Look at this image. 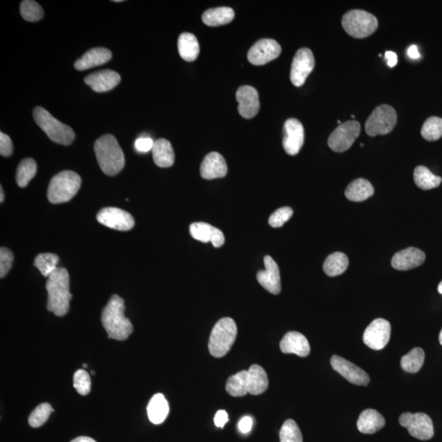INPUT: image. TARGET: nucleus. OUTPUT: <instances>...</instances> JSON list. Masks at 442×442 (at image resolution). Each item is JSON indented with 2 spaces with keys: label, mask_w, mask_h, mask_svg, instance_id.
Listing matches in <instances>:
<instances>
[{
  "label": "nucleus",
  "mask_w": 442,
  "mask_h": 442,
  "mask_svg": "<svg viewBox=\"0 0 442 442\" xmlns=\"http://www.w3.org/2000/svg\"><path fill=\"white\" fill-rule=\"evenodd\" d=\"M169 404L164 395L161 393L154 395L148 404L147 411L150 422L161 424L169 415Z\"/></svg>",
  "instance_id": "cd10ccee"
},
{
  "label": "nucleus",
  "mask_w": 442,
  "mask_h": 442,
  "mask_svg": "<svg viewBox=\"0 0 442 442\" xmlns=\"http://www.w3.org/2000/svg\"><path fill=\"white\" fill-rule=\"evenodd\" d=\"M399 423L402 427L407 428L408 433L417 439L428 441L434 435L432 419L424 413H404L399 418Z\"/></svg>",
  "instance_id": "1a4fd4ad"
},
{
  "label": "nucleus",
  "mask_w": 442,
  "mask_h": 442,
  "mask_svg": "<svg viewBox=\"0 0 442 442\" xmlns=\"http://www.w3.org/2000/svg\"><path fill=\"white\" fill-rule=\"evenodd\" d=\"M361 133V125L356 120L341 124L328 138L329 148L336 153L347 151Z\"/></svg>",
  "instance_id": "9d476101"
},
{
  "label": "nucleus",
  "mask_w": 442,
  "mask_h": 442,
  "mask_svg": "<svg viewBox=\"0 0 442 442\" xmlns=\"http://www.w3.org/2000/svg\"><path fill=\"white\" fill-rule=\"evenodd\" d=\"M81 179L76 172L64 170L56 174L49 183L48 198L53 204L69 202L78 193Z\"/></svg>",
  "instance_id": "20e7f679"
},
{
  "label": "nucleus",
  "mask_w": 442,
  "mask_h": 442,
  "mask_svg": "<svg viewBox=\"0 0 442 442\" xmlns=\"http://www.w3.org/2000/svg\"><path fill=\"white\" fill-rule=\"evenodd\" d=\"M102 324L109 339L124 341L131 335L133 325L130 320L125 316L124 300L119 296H112L104 307Z\"/></svg>",
  "instance_id": "f03ea898"
},
{
  "label": "nucleus",
  "mask_w": 442,
  "mask_h": 442,
  "mask_svg": "<svg viewBox=\"0 0 442 442\" xmlns=\"http://www.w3.org/2000/svg\"><path fill=\"white\" fill-rule=\"evenodd\" d=\"M178 50L183 60L194 62L197 60L200 53L198 40L191 33H183L179 37Z\"/></svg>",
  "instance_id": "c756f323"
},
{
  "label": "nucleus",
  "mask_w": 442,
  "mask_h": 442,
  "mask_svg": "<svg viewBox=\"0 0 442 442\" xmlns=\"http://www.w3.org/2000/svg\"><path fill=\"white\" fill-rule=\"evenodd\" d=\"M237 333L235 320L229 317L220 320L212 328L208 344L211 356L221 358L227 354L235 343Z\"/></svg>",
  "instance_id": "39448f33"
},
{
  "label": "nucleus",
  "mask_w": 442,
  "mask_h": 442,
  "mask_svg": "<svg viewBox=\"0 0 442 442\" xmlns=\"http://www.w3.org/2000/svg\"><path fill=\"white\" fill-rule=\"evenodd\" d=\"M391 324L385 319H376L365 329L363 341L371 349L382 350L390 340Z\"/></svg>",
  "instance_id": "f8f14e48"
},
{
  "label": "nucleus",
  "mask_w": 442,
  "mask_h": 442,
  "mask_svg": "<svg viewBox=\"0 0 442 442\" xmlns=\"http://www.w3.org/2000/svg\"><path fill=\"white\" fill-rule=\"evenodd\" d=\"M398 116L389 105L378 106L369 116L365 123V131L369 136L385 135L393 131Z\"/></svg>",
  "instance_id": "6e6552de"
},
{
  "label": "nucleus",
  "mask_w": 442,
  "mask_h": 442,
  "mask_svg": "<svg viewBox=\"0 0 442 442\" xmlns=\"http://www.w3.org/2000/svg\"><path fill=\"white\" fill-rule=\"evenodd\" d=\"M12 143L10 137L3 132L0 133V154L3 157H10L12 153Z\"/></svg>",
  "instance_id": "a18cd8bd"
},
{
  "label": "nucleus",
  "mask_w": 442,
  "mask_h": 442,
  "mask_svg": "<svg viewBox=\"0 0 442 442\" xmlns=\"http://www.w3.org/2000/svg\"><path fill=\"white\" fill-rule=\"evenodd\" d=\"M33 116L36 124L52 141L62 145H69L74 141L76 135L73 129L54 118L44 108L36 107Z\"/></svg>",
  "instance_id": "423d86ee"
},
{
  "label": "nucleus",
  "mask_w": 442,
  "mask_h": 442,
  "mask_svg": "<svg viewBox=\"0 0 442 442\" xmlns=\"http://www.w3.org/2000/svg\"><path fill=\"white\" fill-rule=\"evenodd\" d=\"M74 387L79 394L88 395L90 393L91 380L89 373L86 370L79 369L74 374Z\"/></svg>",
  "instance_id": "79ce46f5"
},
{
  "label": "nucleus",
  "mask_w": 442,
  "mask_h": 442,
  "mask_svg": "<svg viewBox=\"0 0 442 442\" xmlns=\"http://www.w3.org/2000/svg\"><path fill=\"white\" fill-rule=\"evenodd\" d=\"M349 260L343 252H335L329 255L324 263V273L330 277L343 274L347 270Z\"/></svg>",
  "instance_id": "2f4dec72"
},
{
  "label": "nucleus",
  "mask_w": 442,
  "mask_h": 442,
  "mask_svg": "<svg viewBox=\"0 0 442 442\" xmlns=\"http://www.w3.org/2000/svg\"><path fill=\"white\" fill-rule=\"evenodd\" d=\"M414 179L416 185L424 190L435 189L442 182L441 177L435 176L423 166H417L414 172Z\"/></svg>",
  "instance_id": "72a5a7b5"
},
{
  "label": "nucleus",
  "mask_w": 442,
  "mask_h": 442,
  "mask_svg": "<svg viewBox=\"0 0 442 442\" xmlns=\"http://www.w3.org/2000/svg\"><path fill=\"white\" fill-rule=\"evenodd\" d=\"M385 419L380 413L369 408L363 411L357 421L358 430L364 434H374L385 426Z\"/></svg>",
  "instance_id": "393cba45"
},
{
  "label": "nucleus",
  "mask_w": 442,
  "mask_h": 442,
  "mask_svg": "<svg viewBox=\"0 0 442 442\" xmlns=\"http://www.w3.org/2000/svg\"><path fill=\"white\" fill-rule=\"evenodd\" d=\"M3 198H4V194H3V187H1V189H0V203L3 202Z\"/></svg>",
  "instance_id": "864d4df0"
},
{
  "label": "nucleus",
  "mask_w": 442,
  "mask_h": 442,
  "mask_svg": "<svg viewBox=\"0 0 442 442\" xmlns=\"http://www.w3.org/2000/svg\"><path fill=\"white\" fill-rule=\"evenodd\" d=\"M37 172V166L36 161L31 158H27L21 161L16 170V183L21 187L27 186L29 182L35 177Z\"/></svg>",
  "instance_id": "c9c22d12"
},
{
  "label": "nucleus",
  "mask_w": 442,
  "mask_h": 442,
  "mask_svg": "<svg viewBox=\"0 0 442 442\" xmlns=\"http://www.w3.org/2000/svg\"><path fill=\"white\" fill-rule=\"evenodd\" d=\"M83 366H84V367H85V368H86L87 365H86V364H84V365H83Z\"/></svg>",
  "instance_id": "4d7b16f0"
},
{
  "label": "nucleus",
  "mask_w": 442,
  "mask_h": 442,
  "mask_svg": "<svg viewBox=\"0 0 442 442\" xmlns=\"http://www.w3.org/2000/svg\"><path fill=\"white\" fill-rule=\"evenodd\" d=\"M58 257L53 253H42L37 256L35 260L36 268L45 277H49L53 271L57 269Z\"/></svg>",
  "instance_id": "e433bc0d"
},
{
  "label": "nucleus",
  "mask_w": 442,
  "mask_h": 442,
  "mask_svg": "<svg viewBox=\"0 0 442 442\" xmlns=\"http://www.w3.org/2000/svg\"><path fill=\"white\" fill-rule=\"evenodd\" d=\"M154 141L151 138L140 137L135 141V147L138 152L148 153L153 150Z\"/></svg>",
  "instance_id": "49530a36"
},
{
  "label": "nucleus",
  "mask_w": 442,
  "mask_h": 442,
  "mask_svg": "<svg viewBox=\"0 0 442 442\" xmlns=\"http://www.w3.org/2000/svg\"><path fill=\"white\" fill-rule=\"evenodd\" d=\"M53 408L48 403L40 404L29 417L28 423L32 428H40L47 422Z\"/></svg>",
  "instance_id": "a19ab883"
},
{
  "label": "nucleus",
  "mask_w": 442,
  "mask_h": 442,
  "mask_svg": "<svg viewBox=\"0 0 442 442\" xmlns=\"http://www.w3.org/2000/svg\"><path fill=\"white\" fill-rule=\"evenodd\" d=\"M343 27L349 36L356 39L366 38L376 31L378 22L376 16L364 10H351L341 20Z\"/></svg>",
  "instance_id": "0eeeda50"
},
{
  "label": "nucleus",
  "mask_w": 442,
  "mask_h": 442,
  "mask_svg": "<svg viewBox=\"0 0 442 442\" xmlns=\"http://www.w3.org/2000/svg\"><path fill=\"white\" fill-rule=\"evenodd\" d=\"M281 350L285 354H295L300 357H307L311 352L309 341L298 332H289L281 341Z\"/></svg>",
  "instance_id": "4be33fe9"
},
{
  "label": "nucleus",
  "mask_w": 442,
  "mask_h": 442,
  "mask_svg": "<svg viewBox=\"0 0 442 442\" xmlns=\"http://www.w3.org/2000/svg\"><path fill=\"white\" fill-rule=\"evenodd\" d=\"M437 290H439V294L442 295V281L439 283V287H437Z\"/></svg>",
  "instance_id": "5fc2aeb1"
},
{
  "label": "nucleus",
  "mask_w": 442,
  "mask_h": 442,
  "mask_svg": "<svg viewBox=\"0 0 442 442\" xmlns=\"http://www.w3.org/2000/svg\"><path fill=\"white\" fill-rule=\"evenodd\" d=\"M281 442H303L301 430L293 419H287L279 432Z\"/></svg>",
  "instance_id": "58836bf2"
},
{
  "label": "nucleus",
  "mask_w": 442,
  "mask_h": 442,
  "mask_svg": "<svg viewBox=\"0 0 442 442\" xmlns=\"http://www.w3.org/2000/svg\"><path fill=\"white\" fill-rule=\"evenodd\" d=\"M248 371V393L253 395L264 393L269 386L268 376L265 370L260 365H253Z\"/></svg>",
  "instance_id": "bb28decb"
},
{
  "label": "nucleus",
  "mask_w": 442,
  "mask_h": 442,
  "mask_svg": "<svg viewBox=\"0 0 442 442\" xmlns=\"http://www.w3.org/2000/svg\"><path fill=\"white\" fill-rule=\"evenodd\" d=\"M100 224L116 231H128L135 225V220L127 211L116 207H106L97 215Z\"/></svg>",
  "instance_id": "4468645a"
},
{
  "label": "nucleus",
  "mask_w": 442,
  "mask_h": 442,
  "mask_svg": "<svg viewBox=\"0 0 442 442\" xmlns=\"http://www.w3.org/2000/svg\"><path fill=\"white\" fill-rule=\"evenodd\" d=\"M425 353L422 348H416L400 361V366L407 373L415 374L422 368L424 363Z\"/></svg>",
  "instance_id": "f704fd0d"
},
{
  "label": "nucleus",
  "mask_w": 442,
  "mask_h": 442,
  "mask_svg": "<svg viewBox=\"0 0 442 442\" xmlns=\"http://www.w3.org/2000/svg\"><path fill=\"white\" fill-rule=\"evenodd\" d=\"M235 12L231 8L220 7L211 8L204 12L203 22L209 27H218L228 24L235 18Z\"/></svg>",
  "instance_id": "7c9ffc66"
},
{
  "label": "nucleus",
  "mask_w": 442,
  "mask_h": 442,
  "mask_svg": "<svg viewBox=\"0 0 442 442\" xmlns=\"http://www.w3.org/2000/svg\"><path fill=\"white\" fill-rule=\"evenodd\" d=\"M94 152L104 174L114 177L122 172L125 166V156L114 135H105L99 138L95 142Z\"/></svg>",
  "instance_id": "7ed1b4c3"
},
{
  "label": "nucleus",
  "mask_w": 442,
  "mask_h": 442,
  "mask_svg": "<svg viewBox=\"0 0 442 442\" xmlns=\"http://www.w3.org/2000/svg\"><path fill=\"white\" fill-rule=\"evenodd\" d=\"M46 289L48 291L47 309L62 317L68 312L72 294L70 293V277L65 268H57L49 275Z\"/></svg>",
  "instance_id": "f257e3e1"
},
{
  "label": "nucleus",
  "mask_w": 442,
  "mask_h": 442,
  "mask_svg": "<svg viewBox=\"0 0 442 442\" xmlns=\"http://www.w3.org/2000/svg\"><path fill=\"white\" fill-rule=\"evenodd\" d=\"M228 421L229 415L226 411H219L218 413H216L214 418V422L216 427L223 428L224 427V425L228 423Z\"/></svg>",
  "instance_id": "09e8293b"
},
{
  "label": "nucleus",
  "mask_w": 442,
  "mask_h": 442,
  "mask_svg": "<svg viewBox=\"0 0 442 442\" xmlns=\"http://www.w3.org/2000/svg\"><path fill=\"white\" fill-rule=\"evenodd\" d=\"M407 54L412 60H418L420 57L419 49L416 45H411L407 50Z\"/></svg>",
  "instance_id": "3c124183"
},
{
  "label": "nucleus",
  "mask_w": 442,
  "mask_h": 442,
  "mask_svg": "<svg viewBox=\"0 0 442 442\" xmlns=\"http://www.w3.org/2000/svg\"><path fill=\"white\" fill-rule=\"evenodd\" d=\"M439 341H440L441 345H442V329H441V331L440 335H439Z\"/></svg>",
  "instance_id": "6e6d98bb"
},
{
  "label": "nucleus",
  "mask_w": 442,
  "mask_h": 442,
  "mask_svg": "<svg viewBox=\"0 0 442 442\" xmlns=\"http://www.w3.org/2000/svg\"><path fill=\"white\" fill-rule=\"evenodd\" d=\"M112 54L109 49L94 48L89 50L84 55L75 62V68L86 70L107 64L111 60Z\"/></svg>",
  "instance_id": "b1692460"
},
{
  "label": "nucleus",
  "mask_w": 442,
  "mask_h": 442,
  "mask_svg": "<svg viewBox=\"0 0 442 442\" xmlns=\"http://www.w3.org/2000/svg\"><path fill=\"white\" fill-rule=\"evenodd\" d=\"M190 233L194 239L202 243H211L215 248H220L224 244V236L220 229L212 225L197 222L190 225Z\"/></svg>",
  "instance_id": "aec40b11"
},
{
  "label": "nucleus",
  "mask_w": 442,
  "mask_h": 442,
  "mask_svg": "<svg viewBox=\"0 0 442 442\" xmlns=\"http://www.w3.org/2000/svg\"><path fill=\"white\" fill-rule=\"evenodd\" d=\"M421 135L428 141L439 140L442 136V119L432 116L424 122Z\"/></svg>",
  "instance_id": "4c0bfd02"
},
{
  "label": "nucleus",
  "mask_w": 442,
  "mask_h": 442,
  "mask_svg": "<svg viewBox=\"0 0 442 442\" xmlns=\"http://www.w3.org/2000/svg\"><path fill=\"white\" fill-rule=\"evenodd\" d=\"M253 425V421L251 417L245 416L239 421V429L242 433H248L251 432Z\"/></svg>",
  "instance_id": "de8ad7c7"
},
{
  "label": "nucleus",
  "mask_w": 442,
  "mask_h": 442,
  "mask_svg": "<svg viewBox=\"0 0 442 442\" xmlns=\"http://www.w3.org/2000/svg\"><path fill=\"white\" fill-rule=\"evenodd\" d=\"M385 58L387 60V64L390 68H394L398 64L397 53L393 51H387L385 53Z\"/></svg>",
  "instance_id": "8fccbe9b"
},
{
  "label": "nucleus",
  "mask_w": 442,
  "mask_h": 442,
  "mask_svg": "<svg viewBox=\"0 0 442 442\" xmlns=\"http://www.w3.org/2000/svg\"><path fill=\"white\" fill-rule=\"evenodd\" d=\"M264 263L265 269L257 273V281L269 293L277 295L281 291V272H279L278 266L270 256L265 257Z\"/></svg>",
  "instance_id": "a211bd4d"
},
{
  "label": "nucleus",
  "mask_w": 442,
  "mask_h": 442,
  "mask_svg": "<svg viewBox=\"0 0 442 442\" xmlns=\"http://www.w3.org/2000/svg\"><path fill=\"white\" fill-rule=\"evenodd\" d=\"M153 157L155 164L159 168H166L173 166L174 153L172 144L165 139H159L154 142Z\"/></svg>",
  "instance_id": "a878e982"
},
{
  "label": "nucleus",
  "mask_w": 442,
  "mask_h": 442,
  "mask_svg": "<svg viewBox=\"0 0 442 442\" xmlns=\"http://www.w3.org/2000/svg\"><path fill=\"white\" fill-rule=\"evenodd\" d=\"M236 99L239 103V114L244 118H254L260 110L259 94L254 87L241 86L237 90Z\"/></svg>",
  "instance_id": "f3484780"
},
{
  "label": "nucleus",
  "mask_w": 442,
  "mask_h": 442,
  "mask_svg": "<svg viewBox=\"0 0 442 442\" xmlns=\"http://www.w3.org/2000/svg\"><path fill=\"white\" fill-rule=\"evenodd\" d=\"M294 211L291 207H285L275 211L269 219V224L273 228L282 227L293 216Z\"/></svg>",
  "instance_id": "37998d69"
},
{
  "label": "nucleus",
  "mask_w": 442,
  "mask_h": 442,
  "mask_svg": "<svg viewBox=\"0 0 442 442\" xmlns=\"http://www.w3.org/2000/svg\"><path fill=\"white\" fill-rule=\"evenodd\" d=\"M330 363L333 369L352 385L358 386H367L369 385L370 378L368 374L361 369L360 367L354 365L353 363L339 356H333L331 358Z\"/></svg>",
  "instance_id": "dca6fc26"
},
{
  "label": "nucleus",
  "mask_w": 442,
  "mask_h": 442,
  "mask_svg": "<svg viewBox=\"0 0 442 442\" xmlns=\"http://www.w3.org/2000/svg\"><path fill=\"white\" fill-rule=\"evenodd\" d=\"M315 68V57L311 50L300 49L294 57L291 64L290 79L293 85L301 87Z\"/></svg>",
  "instance_id": "9b49d317"
},
{
  "label": "nucleus",
  "mask_w": 442,
  "mask_h": 442,
  "mask_svg": "<svg viewBox=\"0 0 442 442\" xmlns=\"http://www.w3.org/2000/svg\"><path fill=\"white\" fill-rule=\"evenodd\" d=\"M21 15L28 22H37L43 18V8L40 6L38 3L32 1V0H25L21 3L20 6Z\"/></svg>",
  "instance_id": "ea45409f"
},
{
  "label": "nucleus",
  "mask_w": 442,
  "mask_h": 442,
  "mask_svg": "<svg viewBox=\"0 0 442 442\" xmlns=\"http://www.w3.org/2000/svg\"><path fill=\"white\" fill-rule=\"evenodd\" d=\"M227 172L226 161L221 154L216 152L207 154L200 168L201 177L205 179L223 178Z\"/></svg>",
  "instance_id": "412c9836"
},
{
  "label": "nucleus",
  "mask_w": 442,
  "mask_h": 442,
  "mask_svg": "<svg viewBox=\"0 0 442 442\" xmlns=\"http://www.w3.org/2000/svg\"><path fill=\"white\" fill-rule=\"evenodd\" d=\"M374 189L371 183L365 179H354L348 186L345 195L350 201L363 202L372 197Z\"/></svg>",
  "instance_id": "c85d7f7f"
},
{
  "label": "nucleus",
  "mask_w": 442,
  "mask_h": 442,
  "mask_svg": "<svg viewBox=\"0 0 442 442\" xmlns=\"http://www.w3.org/2000/svg\"><path fill=\"white\" fill-rule=\"evenodd\" d=\"M14 255L10 249L1 248L0 249V277L3 278L10 270Z\"/></svg>",
  "instance_id": "c03bdc74"
},
{
  "label": "nucleus",
  "mask_w": 442,
  "mask_h": 442,
  "mask_svg": "<svg viewBox=\"0 0 442 442\" xmlns=\"http://www.w3.org/2000/svg\"><path fill=\"white\" fill-rule=\"evenodd\" d=\"M70 442H97L91 437H79L77 439L73 440Z\"/></svg>",
  "instance_id": "603ef678"
},
{
  "label": "nucleus",
  "mask_w": 442,
  "mask_h": 442,
  "mask_svg": "<svg viewBox=\"0 0 442 442\" xmlns=\"http://www.w3.org/2000/svg\"><path fill=\"white\" fill-rule=\"evenodd\" d=\"M120 81V75L109 69L99 70L85 78L86 84L98 93H103L114 89Z\"/></svg>",
  "instance_id": "6ab92c4d"
},
{
  "label": "nucleus",
  "mask_w": 442,
  "mask_h": 442,
  "mask_svg": "<svg viewBox=\"0 0 442 442\" xmlns=\"http://www.w3.org/2000/svg\"><path fill=\"white\" fill-rule=\"evenodd\" d=\"M425 258V253L420 249L408 248L395 254L391 265L398 270L415 269L424 263Z\"/></svg>",
  "instance_id": "5701e85b"
},
{
  "label": "nucleus",
  "mask_w": 442,
  "mask_h": 442,
  "mask_svg": "<svg viewBox=\"0 0 442 442\" xmlns=\"http://www.w3.org/2000/svg\"><path fill=\"white\" fill-rule=\"evenodd\" d=\"M305 139V133L301 122L298 119L287 120L283 127V146L285 152L291 156L297 155L301 150Z\"/></svg>",
  "instance_id": "2eb2a0df"
},
{
  "label": "nucleus",
  "mask_w": 442,
  "mask_h": 442,
  "mask_svg": "<svg viewBox=\"0 0 442 442\" xmlns=\"http://www.w3.org/2000/svg\"><path fill=\"white\" fill-rule=\"evenodd\" d=\"M248 371L243 370L229 377L225 389L233 398H241L248 393Z\"/></svg>",
  "instance_id": "473e14b6"
},
{
  "label": "nucleus",
  "mask_w": 442,
  "mask_h": 442,
  "mask_svg": "<svg viewBox=\"0 0 442 442\" xmlns=\"http://www.w3.org/2000/svg\"><path fill=\"white\" fill-rule=\"evenodd\" d=\"M281 46L276 40L262 39L250 49L248 60L253 65H265L281 55Z\"/></svg>",
  "instance_id": "ddd939ff"
}]
</instances>
